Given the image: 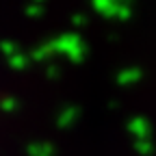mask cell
<instances>
[{
	"mask_svg": "<svg viewBox=\"0 0 156 156\" xmlns=\"http://www.w3.org/2000/svg\"><path fill=\"white\" fill-rule=\"evenodd\" d=\"M69 22H72L74 26H85V24L89 22V17H87L85 13H76V15H72V17H69Z\"/></svg>",
	"mask_w": 156,
	"mask_h": 156,
	"instance_id": "4fadbf2b",
	"label": "cell"
},
{
	"mask_svg": "<svg viewBox=\"0 0 156 156\" xmlns=\"http://www.w3.org/2000/svg\"><path fill=\"white\" fill-rule=\"evenodd\" d=\"M134 150L139 156H152L154 152V143L150 139H139V141H134Z\"/></svg>",
	"mask_w": 156,
	"mask_h": 156,
	"instance_id": "9c48e42d",
	"label": "cell"
},
{
	"mask_svg": "<svg viewBox=\"0 0 156 156\" xmlns=\"http://www.w3.org/2000/svg\"><path fill=\"white\" fill-rule=\"evenodd\" d=\"M128 132L134 136V141H139V139H150V122L145 119V117H132V119L128 122Z\"/></svg>",
	"mask_w": 156,
	"mask_h": 156,
	"instance_id": "3957f363",
	"label": "cell"
},
{
	"mask_svg": "<svg viewBox=\"0 0 156 156\" xmlns=\"http://www.w3.org/2000/svg\"><path fill=\"white\" fill-rule=\"evenodd\" d=\"M26 154L28 156H54L56 147L52 143H48V141H35V143L26 145Z\"/></svg>",
	"mask_w": 156,
	"mask_h": 156,
	"instance_id": "52a82bcc",
	"label": "cell"
},
{
	"mask_svg": "<svg viewBox=\"0 0 156 156\" xmlns=\"http://www.w3.org/2000/svg\"><path fill=\"white\" fill-rule=\"evenodd\" d=\"M78 117H80V106L67 104L61 113H58V117H56V126L61 128V130H65V128H69V126H74V124L78 122Z\"/></svg>",
	"mask_w": 156,
	"mask_h": 156,
	"instance_id": "277c9868",
	"label": "cell"
},
{
	"mask_svg": "<svg viewBox=\"0 0 156 156\" xmlns=\"http://www.w3.org/2000/svg\"><path fill=\"white\" fill-rule=\"evenodd\" d=\"M46 74H48V78H58V76H61V67H58V65H48Z\"/></svg>",
	"mask_w": 156,
	"mask_h": 156,
	"instance_id": "5bb4252c",
	"label": "cell"
},
{
	"mask_svg": "<svg viewBox=\"0 0 156 156\" xmlns=\"http://www.w3.org/2000/svg\"><path fill=\"white\" fill-rule=\"evenodd\" d=\"M141 76H143V72H141L139 67H126V69H122V72H117L115 80H117V85H122V87H130V85H134V83H139Z\"/></svg>",
	"mask_w": 156,
	"mask_h": 156,
	"instance_id": "5b68a950",
	"label": "cell"
},
{
	"mask_svg": "<svg viewBox=\"0 0 156 156\" xmlns=\"http://www.w3.org/2000/svg\"><path fill=\"white\" fill-rule=\"evenodd\" d=\"M20 108V102H17V98L13 95H5V98H0V111H5V113H13Z\"/></svg>",
	"mask_w": 156,
	"mask_h": 156,
	"instance_id": "30bf717a",
	"label": "cell"
},
{
	"mask_svg": "<svg viewBox=\"0 0 156 156\" xmlns=\"http://www.w3.org/2000/svg\"><path fill=\"white\" fill-rule=\"evenodd\" d=\"M52 44H54V52L67 56L72 63H83L89 52V46L78 33H63L56 39H52Z\"/></svg>",
	"mask_w": 156,
	"mask_h": 156,
	"instance_id": "6da1fadb",
	"label": "cell"
},
{
	"mask_svg": "<svg viewBox=\"0 0 156 156\" xmlns=\"http://www.w3.org/2000/svg\"><path fill=\"white\" fill-rule=\"evenodd\" d=\"M93 11L102 17L122 20V22L132 17V5L130 2H119V0H93Z\"/></svg>",
	"mask_w": 156,
	"mask_h": 156,
	"instance_id": "7a4b0ae2",
	"label": "cell"
},
{
	"mask_svg": "<svg viewBox=\"0 0 156 156\" xmlns=\"http://www.w3.org/2000/svg\"><path fill=\"white\" fill-rule=\"evenodd\" d=\"M54 54H56L54 52V44H52V39H48V41L39 44L37 48H33L28 58H30V61H48V58L54 56Z\"/></svg>",
	"mask_w": 156,
	"mask_h": 156,
	"instance_id": "8992f818",
	"label": "cell"
},
{
	"mask_svg": "<svg viewBox=\"0 0 156 156\" xmlns=\"http://www.w3.org/2000/svg\"><path fill=\"white\" fill-rule=\"evenodd\" d=\"M0 52H2L7 58H11L13 54L22 52V50H20V46H17L15 41H11V39H5V41H0Z\"/></svg>",
	"mask_w": 156,
	"mask_h": 156,
	"instance_id": "8fae6325",
	"label": "cell"
},
{
	"mask_svg": "<svg viewBox=\"0 0 156 156\" xmlns=\"http://www.w3.org/2000/svg\"><path fill=\"white\" fill-rule=\"evenodd\" d=\"M7 63H9L11 69H26V65L30 63V58H28L26 52H17V54H13L11 58H7Z\"/></svg>",
	"mask_w": 156,
	"mask_h": 156,
	"instance_id": "ba28073f",
	"label": "cell"
},
{
	"mask_svg": "<svg viewBox=\"0 0 156 156\" xmlns=\"http://www.w3.org/2000/svg\"><path fill=\"white\" fill-rule=\"evenodd\" d=\"M44 11H46V5H44V2H30V5L26 7V15H28V17H41Z\"/></svg>",
	"mask_w": 156,
	"mask_h": 156,
	"instance_id": "7c38bea8",
	"label": "cell"
}]
</instances>
